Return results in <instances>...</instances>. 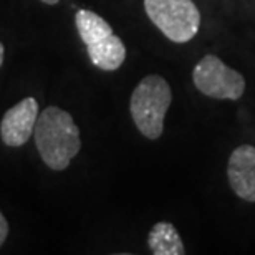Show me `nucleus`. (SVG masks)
<instances>
[{"label":"nucleus","instance_id":"nucleus-1","mask_svg":"<svg viewBox=\"0 0 255 255\" xmlns=\"http://www.w3.org/2000/svg\"><path fill=\"white\" fill-rule=\"evenodd\" d=\"M33 134L40 157L53 171L66 169L81 149L80 128L58 106H48L38 115Z\"/></svg>","mask_w":255,"mask_h":255},{"label":"nucleus","instance_id":"nucleus-2","mask_svg":"<svg viewBox=\"0 0 255 255\" xmlns=\"http://www.w3.org/2000/svg\"><path fill=\"white\" fill-rule=\"evenodd\" d=\"M172 103L169 83L159 75L144 76L132 90L129 111L139 132L147 139H157L164 131V118Z\"/></svg>","mask_w":255,"mask_h":255},{"label":"nucleus","instance_id":"nucleus-3","mask_svg":"<svg viewBox=\"0 0 255 255\" xmlns=\"http://www.w3.org/2000/svg\"><path fill=\"white\" fill-rule=\"evenodd\" d=\"M75 23L81 42L85 43L90 62L103 71L118 70L126 60V47L111 25L101 15L80 8L75 13Z\"/></svg>","mask_w":255,"mask_h":255},{"label":"nucleus","instance_id":"nucleus-4","mask_svg":"<svg viewBox=\"0 0 255 255\" xmlns=\"http://www.w3.org/2000/svg\"><path fill=\"white\" fill-rule=\"evenodd\" d=\"M144 10L159 32L174 43H187L201 28V12L192 0H144Z\"/></svg>","mask_w":255,"mask_h":255},{"label":"nucleus","instance_id":"nucleus-5","mask_svg":"<svg viewBox=\"0 0 255 255\" xmlns=\"http://www.w3.org/2000/svg\"><path fill=\"white\" fill-rule=\"evenodd\" d=\"M192 83L197 91L212 100L237 101L246 93L244 75L212 53L202 57L194 66Z\"/></svg>","mask_w":255,"mask_h":255},{"label":"nucleus","instance_id":"nucleus-6","mask_svg":"<svg viewBox=\"0 0 255 255\" xmlns=\"http://www.w3.org/2000/svg\"><path fill=\"white\" fill-rule=\"evenodd\" d=\"M38 118V103L35 98H25L3 115L0 123V137L7 146H23L33 134Z\"/></svg>","mask_w":255,"mask_h":255},{"label":"nucleus","instance_id":"nucleus-7","mask_svg":"<svg viewBox=\"0 0 255 255\" xmlns=\"http://www.w3.org/2000/svg\"><path fill=\"white\" fill-rule=\"evenodd\" d=\"M227 181L237 197L255 202V146L241 144L227 162Z\"/></svg>","mask_w":255,"mask_h":255},{"label":"nucleus","instance_id":"nucleus-8","mask_svg":"<svg viewBox=\"0 0 255 255\" xmlns=\"http://www.w3.org/2000/svg\"><path fill=\"white\" fill-rule=\"evenodd\" d=\"M147 246L154 255H184V242L171 222H156L147 234Z\"/></svg>","mask_w":255,"mask_h":255},{"label":"nucleus","instance_id":"nucleus-9","mask_svg":"<svg viewBox=\"0 0 255 255\" xmlns=\"http://www.w3.org/2000/svg\"><path fill=\"white\" fill-rule=\"evenodd\" d=\"M7 236H8V222H7V219H5L3 214L0 212V247L3 246Z\"/></svg>","mask_w":255,"mask_h":255},{"label":"nucleus","instance_id":"nucleus-10","mask_svg":"<svg viewBox=\"0 0 255 255\" xmlns=\"http://www.w3.org/2000/svg\"><path fill=\"white\" fill-rule=\"evenodd\" d=\"M3 52H5V48H3L2 42H0V66H2V63H3Z\"/></svg>","mask_w":255,"mask_h":255},{"label":"nucleus","instance_id":"nucleus-11","mask_svg":"<svg viewBox=\"0 0 255 255\" xmlns=\"http://www.w3.org/2000/svg\"><path fill=\"white\" fill-rule=\"evenodd\" d=\"M43 3H47V5H57L60 0H42Z\"/></svg>","mask_w":255,"mask_h":255}]
</instances>
